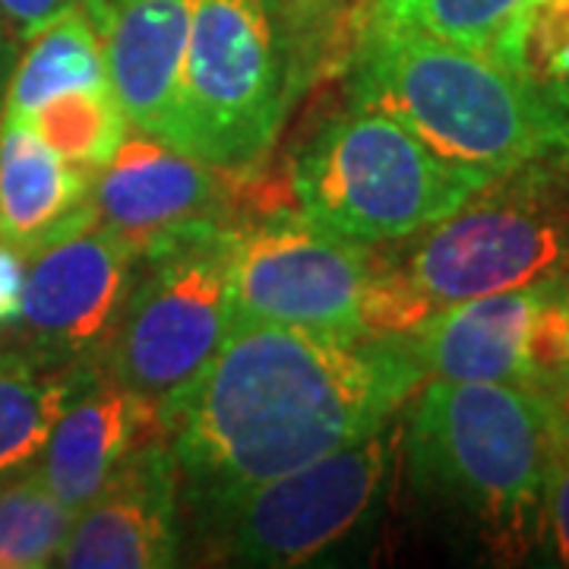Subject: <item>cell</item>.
Segmentation results:
<instances>
[{
	"label": "cell",
	"mask_w": 569,
	"mask_h": 569,
	"mask_svg": "<svg viewBox=\"0 0 569 569\" xmlns=\"http://www.w3.org/2000/svg\"><path fill=\"white\" fill-rule=\"evenodd\" d=\"M421 380L406 336L231 320L203 370L164 396L162 427L187 493L216 509L387 427Z\"/></svg>",
	"instance_id": "1"
},
{
	"label": "cell",
	"mask_w": 569,
	"mask_h": 569,
	"mask_svg": "<svg viewBox=\"0 0 569 569\" xmlns=\"http://www.w3.org/2000/svg\"><path fill=\"white\" fill-rule=\"evenodd\" d=\"M351 104L399 121L447 162L503 178L569 168V92L490 54L367 20L348 73Z\"/></svg>",
	"instance_id": "2"
},
{
	"label": "cell",
	"mask_w": 569,
	"mask_h": 569,
	"mask_svg": "<svg viewBox=\"0 0 569 569\" xmlns=\"http://www.w3.org/2000/svg\"><path fill=\"white\" fill-rule=\"evenodd\" d=\"M415 490L497 563L548 538V399L519 383L430 380L408 425Z\"/></svg>",
	"instance_id": "3"
},
{
	"label": "cell",
	"mask_w": 569,
	"mask_h": 569,
	"mask_svg": "<svg viewBox=\"0 0 569 569\" xmlns=\"http://www.w3.org/2000/svg\"><path fill=\"white\" fill-rule=\"evenodd\" d=\"M373 260L425 320L462 301L569 276V168L493 178L447 219L392 241Z\"/></svg>",
	"instance_id": "4"
},
{
	"label": "cell",
	"mask_w": 569,
	"mask_h": 569,
	"mask_svg": "<svg viewBox=\"0 0 569 569\" xmlns=\"http://www.w3.org/2000/svg\"><path fill=\"white\" fill-rule=\"evenodd\" d=\"M493 178L447 162L383 111L348 104L295 162L305 219L351 244L383 247L447 219Z\"/></svg>",
	"instance_id": "5"
},
{
	"label": "cell",
	"mask_w": 569,
	"mask_h": 569,
	"mask_svg": "<svg viewBox=\"0 0 569 569\" xmlns=\"http://www.w3.org/2000/svg\"><path fill=\"white\" fill-rule=\"evenodd\" d=\"M288 70L266 0H190V39L164 142L216 168H244L272 146Z\"/></svg>",
	"instance_id": "6"
},
{
	"label": "cell",
	"mask_w": 569,
	"mask_h": 569,
	"mask_svg": "<svg viewBox=\"0 0 569 569\" xmlns=\"http://www.w3.org/2000/svg\"><path fill=\"white\" fill-rule=\"evenodd\" d=\"M238 228L187 222L137 250L152 272L123 305L108 348L114 383L164 399L193 380L234 320L228 257Z\"/></svg>",
	"instance_id": "7"
},
{
	"label": "cell",
	"mask_w": 569,
	"mask_h": 569,
	"mask_svg": "<svg viewBox=\"0 0 569 569\" xmlns=\"http://www.w3.org/2000/svg\"><path fill=\"white\" fill-rule=\"evenodd\" d=\"M392 462L387 427L209 509L241 567H305L361 526Z\"/></svg>",
	"instance_id": "8"
},
{
	"label": "cell",
	"mask_w": 569,
	"mask_h": 569,
	"mask_svg": "<svg viewBox=\"0 0 569 569\" xmlns=\"http://www.w3.org/2000/svg\"><path fill=\"white\" fill-rule=\"evenodd\" d=\"M367 276L370 247L332 238L307 219L238 228L228 257L234 320L342 339H367L361 332Z\"/></svg>",
	"instance_id": "9"
},
{
	"label": "cell",
	"mask_w": 569,
	"mask_h": 569,
	"mask_svg": "<svg viewBox=\"0 0 569 569\" xmlns=\"http://www.w3.org/2000/svg\"><path fill=\"white\" fill-rule=\"evenodd\" d=\"M181 475L168 437L130 449L77 519L58 553L70 569H162L178 563Z\"/></svg>",
	"instance_id": "10"
},
{
	"label": "cell",
	"mask_w": 569,
	"mask_h": 569,
	"mask_svg": "<svg viewBox=\"0 0 569 569\" xmlns=\"http://www.w3.org/2000/svg\"><path fill=\"white\" fill-rule=\"evenodd\" d=\"M133 244L102 219L36 250L22 279L20 320L58 351H86L114 329L133 288Z\"/></svg>",
	"instance_id": "11"
},
{
	"label": "cell",
	"mask_w": 569,
	"mask_h": 569,
	"mask_svg": "<svg viewBox=\"0 0 569 569\" xmlns=\"http://www.w3.org/2000/svg\"><path fill=\"white\" fill-rule=\"evenodd\" d=\"M550 282L452 305L408 332V348L425 380L535 389V339Z\"/></svg>",
	"instance_id": "12"
},
{
	"label": "cell",
	"mask_w": 569,
	"mask_h": 569,
	"mask_svg": "<svg viewBox=\"0 0 569 569\" xmlns=\"http://www.w3.org/2000/svg\"><path fill=\"white\" fill-rule=\"evenodd\" d=\"M216 171V164L156 137H123L114 156L96 171L92 203L111 231L140 250L181 224L222 216Z\"/></svg>",
	"instance_id": "13"
},
{
	"label": "cell",
	"mask_w": 569,
	"mask_h": 569,
	"mask_svg": "<svg viewBox=\"0 0 569 569\" xmlns=\"http://www.w3.org/2000/svg\"><path fill=\"white\" fill-rule=\"evenodd\" d=\"M190 39V0H111L102 29L111 96L130 127L168 137Z\"/></svg>",
	"instance_id": "14"
},
{
	"label": "cell",
	"mask_w": 569,
	"mask_h": 569,
	"mask_svg": "<svg viewBox=\"0 0 569 569\" xmlns=\"http://www.w3.org/2000/svg\"><path fill=\"white\" fill-rule=\"evenodd\" d=\"M162 430L156 399L114 380L92 383L54 421L36 471L61 503L82 509L130 449Z\"/></svg>",
	"instance_id": "15"
},
{
	"label": "cell",
	"mask_w": 569,
	"mask_h": 569,
	"mask_svg": "<svg viewBox=\"0 0 569 569\" xmlns=\"http://www.w3.org/2000/svg\"><path fill=\"white\" fill-rule=\"evenodd\" d=\"M92 178L61 159L20 114L0 121V234L36 253L67 231L99 219Z\"/></svg>",
	"instance_id": "16"
},
{
	"label": "cell",
	"mask_w": 569,
	"mask_h": 569,
	"mask_svg": "<svg viewBox=\"0 0 569 569\" xmlns=\"http://www.w3.org/2000/svg\"><path fill=\"white\" fill-rule=\"evenodd\" d=\"M111 92L104 67L102 32L86 10H70L29 36V51L7 89V114H32L63 92Z\"/></svg>",
	"instance_id": "17"
},
{
	"label": "cell",
	"mask_w": 569,
	"mask_h": 569,
	"mask_svg": "<svg viewBox=\"0 0 569 569\" xmlns=\"http://www.w3.org/2000/svg\"><path fill=\"white\" fill-rule=\"evenodd\" d=\"M92 383L89 367H54L0 351V471L36 459L63 408Z\"/></svg>",
	"instance_id": "18"
},
{
	"label": "cell",
	"mask_w": 569,
	"mask_h": 569,
	"mask_svg": "<svg viewBox=\"0 0 569 569\" xmlns=\"http://www.w3.org/2000/svg\"><path fill=\"white\" fill-rule=\"evenodd\" d=\"M531 0H373L367 20L411 29L503 61ZM507 63V61H503Z\"/></svg>",
	"instance_id": "19"
},
{
	"label": "cell",
	"mask_w": 569,
	"mask_h": 569,
	"mask_svg": "<svg viewBox=\"0 0 569 569\" xmlns=\"http://www.w3.org/2000/svg\"><path fill=\"white\" fill-rule=\"evenodd\" d=\"M77 509L61 503L32 468L17 481H0V569L51 567L61 553Z\"/></svg>",
	"instance_id": "20"
},
{
	"label": "cell",
	"mask_w": 569,
	"mask_h": 569,
	"mask_svg": "<svg viewBox=\"0 0 569 569\" xmlns=\"http://www.w3.org/2000/svg\"><path fill=\"white\" fill-rule=\"evenodd\" d=\"M32 130L48 142L61 159L96 174L127 137V118L111 92L77 89L26 114Z\"/></svg>",
	"instance_id": "21"
},
{
	"label": "cell",
	"mask_w": 569,
	"mask_h": 569,
	"mask_svg": "<svg viewBox=\"0 0 569 569\" xmlns=\"http://www.w3.org/2000/svg\"><path fill=\"white\" fill-rule=\"evenodd\" d=\"M503 61L531 80L569 92V0H531Z\"/></svg>",
	"instance_id": "22"
},
{
	"label": "cell",
	"mask_w": 569,
	"mask_h": 569,
	"mask_svg": "<svg viewBox=\"0 0 569 569\" xmlns=\"http://www.w3.org/2000/svg\"><path fill=\"white\" fill-rule=\"evenodd\" d=\"M548 399V538L569 567V399Z\"/></svg>",
	"instance_id": "23"
},
{
	"label": "cell",
	"mask_w": 569,
	"mask_h": 569,
	"mask_svg": "<svg viewBox=\"0 0 569 569\" xmlns=\"http://www.w3.org/2000/svg\"><path fill=\"white\" fill-rule=\"evenodd\" d=\"M108 3L111 0H0V13L13 22V29L26 39L36 36L48 22L70 13V10H86L89 20L96 22L102 32L104 20H108Z\"/></svg>",
	"instance_id": "24"
},
{
	"label": "cell",
	"mask_w": 569,
	"mask_h": 569,
	"mask_svg": "<svg viewBox=\"0 0 569 569\" xmlns=\"http://www.w3.org/2000/svg\"><path fill=\"white\" fill-rule=\"evenodd\" d=\"M22 250L0 234V329L13 326L22 313Z\"/></svg>",
	"instance_id": "25"
},
{
	"label": "cell",
	"mask_w": 569,
	"mask_h": 569,
	"mask_svg": "<svg viewBox=\"0 0 569 569\" xmlns=\"http://www.w3.org/2000/svg\"><path fill=\"white\" fill-rule=\"evenodd\" d=\"M301 3V10H305L307 17H329V13H336L346 0H298Z\"/></svg>",
	"instance_id": "26"
},
{
	"label": "cell",
	"mask_w": 569,
	"mask_h": 569,
	"mask_svg": "<svg viewBox=\"0 0 569 569\" xmlns=\"http://www.w3.org/2000/svg\"><path fill=\"white\" fill-rule=\"evenodd\" d=\"M365 3H367V7H370V3H373V0H365Z\"/></svg>",
	"instance_id": "27"
},
{
	"label": "cell",
	"mask_w": 569,
	"mask_h": 569,
	"mask_svg": "<svg viewBox=\"0 0 569 569\" xmlns=\"http://www.w3.org/2000/svg\"><path fill=\"white\" fill-rule=\"evenodd\" d=\"M0 475H3V471H0Z\"/></svg>",
	"instance_id": "28"
}]
</instances>
